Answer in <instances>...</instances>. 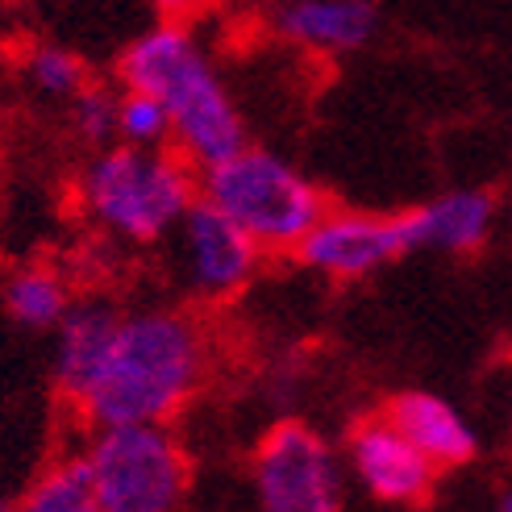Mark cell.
Wrapping results in <instances>:
<instances>
[{"mask_svg":"<svg viewBox=\"0 0 512 512\" xmlns=\"http://www.w3.org/2000/svg\"><path fill=\"white\" fill-rule=\"evenodd\" d=\"M200 196L234 217L263 250H296L325 217V196L288 159L250 146L204 167Z\"/></svg>","mask_w":512,"mask_h":512,"instance_id":"cell-4","label":"cell"},{"mask_svg":"<svg viewBox=\"0 0 512 512\" xmlns=\"http://www.w3.org/2000/svg\"><path fill=\"white\" fill-rule=\"evenodd\" d=\"M204 371H209V346L188 313H130L121 317L105 363L75 408L92 429L146 421L167 425L196 396Z\"/></svg>","mask_w":512,"mask_h":512,"instance_id":"cell-1","label":"cell"},{"mask_svg":"<svg viewBox=\"0 0 512 512\" xmlns=\"http://www.w3.org/2000/svg\"><path fill=\"white\" fill-rule=\"evenodd\" d=\"M84 454L96 483V512H171L188 496V454L163 421L96 429Z\"/></svg>","mask_w":512,"mask_h":512,"instance_id":"cell-5","label":"cell"},{"mask_svg":"<svg viewBox=\"0 0 512 512\" xmlns=\"http://www.w3.org/2000/svg\"><path fill=\"white\" fill-rule=\"evenodd\" d=\"M117 138L130 146H167L171 142V113L159 96L125 88L117 100Z\"/></svg>","mask_w":512,"mask_h":512,"instance_id":"cell-16","label":"cell"},{"mask_svg":"<svg viewBox=\"0 0 512 512\" xmlns=\"http://www.w3.org/2000/svg\"><path fill=\"white\" fill-rule=\"evenodd\" d=\"M421 250L417 209L413 213H325L309 234L300 238L296 259L329 279H363L388 267L404 254Z\"/></svg>","mask_w":512,"mask_h":512,"instance_id":"cell-7","label":"cell"},{"mask_svg":"<svg viewBox=\"0 0 512 512\" xmlns=\"http://www.w3.org/2000/svg\"><path fill=\"white\" fill-rule=\"evenodd\" d=\"M117 100L109 88L100 84H84L80 92L71 96V125L88 146H109L117 138Z\"/></svg>","mask_w":512,"mask_h":512,"instance_id":"cell-18","label":"cell"},{"mask_svg":"<svg viewBox=\"0 0 512 512\" xmlns=\"http://www.w3.org/2000/svg\"><path fill=\"white\" fill-rule=\"evenodd\" d=\"M175 238H179V263H184L188 288L204 300H225L242 292L267 254L234 217L221 213L204 196L175 225Z\"/></svg>","mask_w":512,"mask_h":512,"instance_id":"cell-8","label":"cell"},{"mask_svg":"<svg viewBox=\"0 0 512 512\" xmlns=\"http://www.w3.org/2000/svg\"><path fill=\"white\" fill-rule=\"evenodd\" d=\"M200 5H204V0H155V9L163 13V21H184V17H192Z\"/></svg>","mask_w":512,"mask_h":512,"instance_id":"cell-19","label":"cell"},{"mask_svg":"<svg viewBox=\"0 0 512 512\" xmlns=\"http://www.w3.org/2000/svg\"><path fill=\"white\" fill-rule=\"evenodd\" d=\"M250 483L267 512H338L342 471L329 442L300 421H279L254 450Z\"/></svg>","mask_w":512,"mask_h":512,"instance_id":"cell-6","label":"cell"},{"mask_svg":"<svg viewBox=\"0 0 512 512\" xmlns=\"http://www.w3.org/2000/svg\"><path fill=\"white\" fill-rule=\"evenodd\" d=\"M496 225V196L479 188H458L417 209V234L421 250H446V254H471L492 238Z\"/></svg>","mask_w":512,"mask_h":512,"instance_id":"cell-13","label":"cell"},{"mask_svg":"<svg viewBox=\"0 0 512 512\" xmlns=\"http://www.w3.org/2000/svg\"><path fill=\"white\" fill-rule=\"evenodd\" d=\"M350 471L354 479L375 496L379 504H396V508H417L433 496L438 483V463L413 446V438L383 413L363 425H354L350 433Z\"/></svg>","mask_w":512,"mask_h":512,"instance_id":"cell-9","label":"cell"},{"mask_svg":"<svg viewBox=\"0 0 512 512\" xmlns=\"http://www.w3.org/2000/svg\"><path fill=\"white\" fill-rule=\"evenodd\" d=\"M121 88L163 100L171 113V142L196 171L213 167L246 146V121L225 92L221 75L179 21H163L142 34L117 63Z\"/></svg>","mask_w":512,"mask_h":512,"instance_id":"cell-2","label":"cell"},{"mask_svg":"<svg viewBox=\"0 0 512 512\" xmlns=\"http://www.w3.org/2000/svg\"><path fill=\"white\" fill-rule=\"evenodd\" d=\"M25 80H30V88L46 100H71L88 84V71L71 50L38 46V50H30V59H25Z\"/></svg>","mask_w":512,"mask_h":512,"instance_id":"cell-17","label":"cell"},{"mask_svg":"<svg viewBox=\"0 0 512 512\" xmlns=\"http://www.w3.org/2000/svg\"><path fill=\"white\" fill-rule=\"evenodd\" d=\"M200 200L196 167L167 146H100L80 175L84 213L113 238L150 246Z\"/></svg>","mask_w":512,"mask_h":512,"instance_id":"cell-3","label":"cell"},{"mask_svg":"<svg viewBox=\"0 0 512 512\" xmlns=\"http://www.w3.org/2000/svg\"><path fill=\"white\" fill-rule=\"evenodd\" d=\"M121 317L125 313L113 309L109 300H80V304L71 300V309L63 313L55 338V383L71 404H80V396L92 388Z\"/></svg>","mask_w":512,"mask_h":512,"instance_id":"cell-10","label":"cell"},{"mask_svg":"<svg viewBox=\"0 0 512 512\" xmlns=\"http://www.w3.org/2000/svg\"><path fill=\"white\" fill-rule=\"evenodd\" d=\"M5 313L21 329H59L63 313L71 309V288L63 284V275L46 267H25L9 275L5 284Z\"/></svg>","mask_w":512,"mask_h":512,"instance_id":"cell-14","label":"cell"},{"mask_svg":"<svg viewBox=\"0 0 512 512\" xmlns=\"http://www.w3.org/2000/svg\"><path fill=\"white\" fill-rule=\"evenodd\" d=\"M379 25L371 0H288L279 13V30L304 50L346 55L367 46Z\"/></svg>","mask_w":512,"mask_h":512,"instance_id":"cell-11","label":"cell"},{"mask_svg":"<svg viewBox=\"0 0 512 512\" xmlns=\"http://www.w3.org/2000/svg\"><path fill=\"white\" fill-rule=\"evenodd\" d=\"M25 512H96V483L88 454L63 458L50 467L30 492L21 496Z\"/></svg>","mask_w":512,"mask_h":512,"instance_id":"cell-15","label":"cell"},{"mask_svg":"<svg viewBox=\"0 0 512 512\" xmlns=\"http://www.w3.org/2000/svg\"><path fill=\"white\" fill-rule=\"evenodd\" d=\"M388 417L413 438V446H421L442 471L446 467H467L479 454V438L471 421L458 413V408L433 392H400L388 404Z\"/></svg>","mask_w":512,"mask_h":512,"instance_id":"cell-12","label":"cell"},{"mask_svg":"<svg viewBox=\"0 0 512 512\" xmlns=\"http://www.w3.org/2000/svg\"><path fill=\"white\" fill-rule=\"evenodd\" d=\"M500 512H512V488H504V496H500Z\"/></svg>","mask_w":512,"mask_h":512,"instance_id":"cell-20","label":"cell"}]
</instances>
